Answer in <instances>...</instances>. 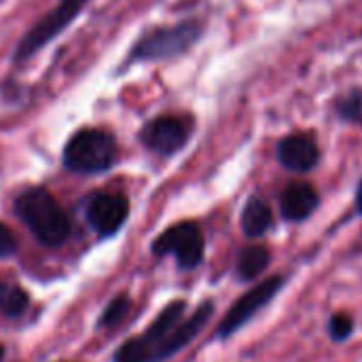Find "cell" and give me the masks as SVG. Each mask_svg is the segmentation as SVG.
<instances>
[{"label": "cell", "instance_id": "cell-1", "mask_svg": "<svg viewBox=\"0 0 362 362\" xmlns=\"http://www.w3.org/2000/svg\"><path fill=\"white\" fill-rule=\"evenodd\" d=\"M15 214L42 246H62L70 235V218L66 210L42 187L23 191L15 199Z\"/></svg>", "mask_w": 362, "mask_h": 362}, {"label": "cell", "instance_id": "cell-2", "mask_svg": "<svg viewBox=\"0 0 362 362\" xmlns=\"http://www.w3.org/2000/svg\"><path fill=\"white\" fill-rule=\"evenodd\" d=\"M115 161L117 142L104 129H78L64 148V165L74 174H100L110 170Z\"/></svg>", "mask_w": 362, "mask_h": 362}, {"label": "cell", "instance_id": "cell-3", "mask_svg": "<svg viewBox=\"0 0 362 362\" xmlns=\"http://www.w3.org/2000/svg\"><path fill=\"white\" fill-rule=\"evenodd\" d=\"M199 21H182L176 25H165L146 32L132 49V59L136 62H159L187 53L202 38Z\"/></svg>", "mask_w": 362, "mask_h": 362}, {"label": "cell", "instance_id": "cell-4", "mask_svg": "<svg viewBox=\"0 0 362 362\" xmlns=\"http://www.w3.org/2000/svg\"><path fill=\"white\" fill-rule=\"evenodd\" d=\"M185 312H187L185 301H172L170 305H165L142 335L127 339L115 352L112 362H155L163 341L182 322Z\"/></svg>", "mask_w": 362, "mask_h": 362}, {"label": "cell", "instance_id": "cell-5", "mask_svg": "<svg viewBox=\"0 0 362 362\" xmlns=\"http://www.w3.org/2000/svg\"><path fill=\"white\" fill-rule=\"evenodd\" d=\"M153 252L155 257L174 255L182 269H195L204 261L206 252L204 233L197 223H176L153 242Z\"/></svg>", "mask_w": 362, "mask_h": 362}, {"label": "cell", "instance_id": "cell-6", "mask_svg": "<svg viewBox=\"0 0 362 362\" xmlns=\"http://www.w3.org/2000/svg\"><path fill=\"white\" fill-rule=\"evenodd\" d=\"M85 4L87 0H59V4L49 11L36 25H32L30 32L19 40V45L15 47V62H25L34 53H38L68 23H72V19L81 13Z\"/></svg>", "mask_w": 362, "mask_h": 362}, {"label": "cell", "instance_id": "cell-7", "mask_svg": "<svg viewBox=\"0 0 362 362\" xmlns=\"http://www.w3.org/2000/svg\"><path fill=\"white\" fill-rule=\"evenodd\" d=\"M284 286V278L282 276H274V278H267L263 280L261 284H257L255 288H250L248 293H244L231 308L229 312L225 314V318L221 320L218 325V337L225 339V337H231L233 333H238L261 308H265L276 295L278 291Z\"/></svg>", "mask_w": 362, "mask_h": 362}, {"label": "cell", "instance_id": "cell-8", "mask_svg": "<svg viewBox=\"0 0 362 362\" xmlns=\"http://www.w3.org/2000/svg\"><path fill=\"white\" fill-rule=\"evenodd\" d=\"M129 216V199L123 193H93L85 202V218L100 238H112Z\"/></svg>", "mask_w": 362, "mask_h": 362}, {"label": "cell", "instance_id": "cell-9", "mask_svg": "<svg viewBox=\"0 0 362 362\" xmlns=\"http://www.w3.org/2000/svg\"><path fill=\"white\" fill-rule=\"evenodd\" d=\"M191 136V123L182 117H174V115H163L157 117L153 121H148L142 132H140V140L142 144L163 157L176 155Z\"/></svg>", "mask_w": 362, "mask_h": 362}, {"label": "cell", "instance_id": "cell-10", "mask_svg": "<svg viewBox=\"0 0 362 362\" xmlns=\"http://www.w3.org/2000/svg\"><path fill=\"white\" fill-rule=\"evenodd\" d=\"M278 159L291 172H310L320 161V146L310 134H291L278 144Z\"/></svg>", "mask_w": 362, "mask_h": 362}, {"label": "cell", "instance_id": "cell-11", "mask_svg": "<svg viewBox=\"0 0 362 362\" xmlns=\"http://www.w3.org/2000/svg\"><path fill=\"white\" fill-rule=\"evenodd\" d=\"M212 314H214V303H212V301H204L187 320H182V322L170 333V337H168V339L163 341V346L159 348L155 362L168 361V358H172L174 354H178L182 348H187V346L202 333V329L208 325V320L212 318Z\"/></svg>", "mask_w": 362, "mask_h": 362}, {"label": "cell", "instance_id": "cell-12", "mask_svg": "<svg viewBox=\"0 0 362 362\" xmlns=\"http://www.w3.org/2000/svg\"><path fill=\"white\" fill-rule=\"evenodd\" d=\"M320 204L318 191L310 182H291L282 197H280V210L286 221H305Z\"/></svg>", "mask_w": 362, "mask_h": 362}, {"label": "cell", "instance_id": "cell-13", "mask_svg": "<svg viewBox=\"0 0 362 362\" xmlns=\"http://www.w3.org/2000/svg\"><path fill=\"white\" fill-rule=\"evenodd\" d=\"M274 225V212L261 197H250L242 212V231L248 238L265 235Z\"/></svg>", "mask_w": 362, "mask_h": 362}, {"label": "cell", "instance_id": "cell-14", "mask_svg": "<svg viewBox=\"0 0 362 362\" xmlns=\"http://www.w3.org/2000/svg\"><path fill=\"white\" fill-rule=\"evenodd\" d=\"M269 261H272V252L267 246H248L240 252L238 257V265H235V272H238V278L248 282V280H255L259 278L267 267H269Z\"/></svg>", "mask_w": 362, "mask_h": 362}, {"label": "cell", "instance_id": "cell-15", "mask_svg": "<svg viewBox=\"0 0 362 362\" xmlns=\"http://www.w3.org/2000/svg\"><path fill=\"white\" fill-rule=\"evenodd\" d=\"M30 305V297L23 288L0 282V312L8 318L21 316Z\"/></svg>", "mask_w": 362, "mask_h": 362}, {"label": "cell", "instance_id": "cell-16", "mask_svg": "<svg viewBox=\"0 0 362 362\" xmlns=\"http://www.w3.org/2000/svg\"><path fill=\"white\" fill-rule=\"evenodd\" d=\"M132 310V299L127 295H117L102 312L100 320H98V327L100 329H110V327H117Z\"/></svg>", "mask_w": 362, "mask_h": 362}, {"label": "cell", "instance_id": "cell-17", "mask_svg": "<svg viewBox=\"0 0 362 362\" xmlns=\"http://www.w3.org/2000/svg\"><path fill=\"white\" fill-rule=\"evenodd\" d=\"M337 115L344 121H361L362 119V89H352L344 98L337 100Z\"/></svg>", "mask_w": 362, "mask_h": 362}, {"label": "cell", "instance_id": "cell-18", "mask_svg": "<svg viewBox=\"0 0 362 362\" xmlns=\"http://www.w3.org/2000/svg\"><path fill=\"white\" fill-rule=\"evenodd\" d=\"M354 331V320L348 314H335L329 322V333L335 341H346Z\"/></svg>", "mask_w": 362, "mask_h": 362}, {"label": "cell", "instance_id": "cell-19", "mask_svg": "<svg viewBox=\"0 0 362 362\" xmlns=\"http://www.w3.org/2000/svg\"><path fill=\"white\" fill-rule=\"evenodd\" d=\"M17 250H19V244H17L15 233L4 223H0V259H11L17 255Z\"/></svg>", "mask_w": 362, "mask_h": 362}, {"label": "cell", "instance_id": "cell-20", "mask_svg": "<svg viewBox=\"0 0 362 362\" xmlns=\"http://www.w3.org/2000/svg\"><path fill=\"white\" fill-rule=\"evenodd\" d=\"M356 210L362 214V178L358 182V189H356Z\"/></svg>", "mask_w": 362, "mask_h": 362}, {"label": "cell", "instance_id": "cell-21", "mask_svg": "<svg viewBox=\"0 0 362 362\" xmlns=\"http://www.w3.org/2000/svg\"><path fill=\"white\" fill-rule=\"evenodd\" d=\"M4 361V346H0V362Z\"/></svg>", "mask_w": 362, "mask_h": 362}]
</instances>
